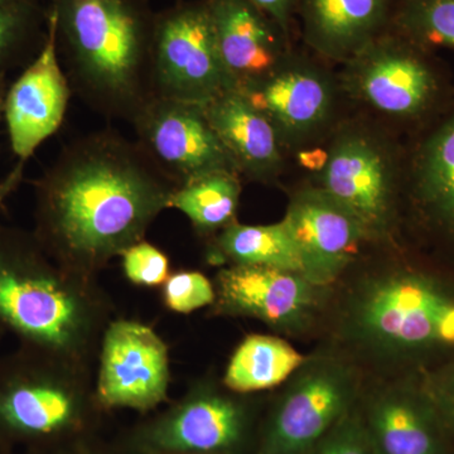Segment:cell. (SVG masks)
<instances>
[{"label": "cell", "mask_w": 454, "mask_h": 454, "mask_svg": "<svg viewBox=\"0 0 454 454\" xmlns=\"http://www.w3.org/2000/svg\"><path fill=\"white\" fill-rule=\"evenodd\" d=\"M175 190L137 140L94 131L35 179L33 234L57 262L89 277L145 240Z\"/></svg>", "instance_id": "obj_1"}, {"label": "cell", "mask_w": 454, "mask_h": 454, "mask_svg": "<svg viewBox=\"0 0 454 454\" xmlns=\"http://www.w3.org/2000/svg\"><path fill=\"white\" fill-rule=\"evenodd\" d=\"M340 339L391 376L422 373L454 358V267L413 247L349 288Z\"/></svg>", "instance_id": "obj_2"}, {"label": "cell", "mask_w": 454, "mask_h": 454, "mask_svg": "<svg viewBox=\"0 0 454 454\" xmlns=\"http://www.w3.org/2000/svg\"><path fill=\"white\" fill-rule=\"evenodd\" d=\"M71 89L104 118L131 122L153 98L157 13L149 0H49Z\"/></svg>", "instance_id": "obj_3"}, {"label": "cell", "mask_w": 454, "mask_h": 454, "mask_svg": "<svg viewBox=\"0 0 454 454\" xmlns=\"http://www.w3.org/2000/svg\"><path fill=\"white\" fill-rule=\"evenodd\" d=\"M86 279L57 262L33 232L0 223V325L22 348L64 363L82 354L98 318Z\"/></svg>", "instance_id": "obj_4"}, {"label": "cell", "mask_w": 454, "mask_h": 454, "mask_svg": "<svg viewBox=\"0 0 454 454\" xmlns=\"http://www.w3.org/2000/svg\"><path fill=\"white\" fill-rule=\"evenodd\" d=\"M316 186L354 215L372 244L404 247L405 148L364 121L334 131Z\"/></svg>", "instance_id": "obj_5"}, {"label": "cell", "mask_w": 454, "mask_h": 454, "mask_svg": "<svg viewBox=\"0 0 454 454\" xmlns=\"http://www.w3.org/2000/svg\"><path fill=\"white\" fill-rule=\"evenodd\" d=\"M340 91L411 137L454 98L446 67L433 51L389 29L343 64Z\"/></svg>", "instance_id": "obj_6"}, {"label": "cell", "mask_w": 454, "mask_h": 454, "mask_svg": "<svg viewBox=\"0 0 454 454\" xmlns=\"http://www.w3.org/2000/svg\"><path fill=\"white\" fill-rule=\"evenodd\" d=\"M260 454H309L354 409L356 365L340 355L309 356L286 382Z\"/></svg>", "instance_id": "obj_7"}, {"label": "cell", "mask_w": 454, "mask_h": 454, "mask_svg": "<svg viewBox=\"0 0 454 454\" xmlns=\"http://www.w3.org/2000/svg\"><path fill=\"white\" fill-rule=\"evenodd\" d=\"M404 229L415 247L454 267V98L405 146Z\"/></svg>", "instance_id": "obj_8"}, {"label": "cell", "mask_w": 454, "mask_h": 454, "mask_svg": "<svg viewBox=\"0 0 454 454\" xmlns=\"http://www.w3.org/2000/svg\"><path fill=\"white\" fill-rule=\"evenodd\" d=\"M64 361L22 348L0 360V442L41 443L80 423V394Z\"/></svg>", "instance_id": "obj_9"}, {"label": "cell", "mask_w": 454, "mask_h": 454, "mask_svg": "<svg viewBox=\"0 0 454 454\" xmlns=\"http://www.w3.org/2000/svg\"><path fill=\"white\" fill-rule=\"evenodd\" d=\"M153 97L206 106L231 90L205 0L178 2L157 13Z\"/></svg>", "instance_id": "obj_10"}, {"label": "cell", "mask_w": 454, "mask_h": 454, "mask_svg": "<svg viewBox=\"0 0 454 454\" xmlns=\"http://www.w3.org/2000/svg\"><path fill=\"white\" fill-rule=\"evenodd\" d=\"M130 124L137 143L176 188L211 173H238L205 106L153 97Z\"/></svg>", "instance_id": "obj_11"}, {"label": "cell", "mask_w": 454, "mask_h": 454, "mask_svg": "<svg viewBox=\"0 0 454 454\" xmlns=\"http://www.w3.org/2000/svg\"><path fill=\"white\" fill-rule=\"evenodd\" d=\"M339 90L322 66L291 51L273 73L239 92L268 119L283 148H301L330 125Z\"/></svg>", "instance_id": "obj_12"}, {"label": "cell", "mask_w": 454, "mask_h": 454, "mask_svg": "<svg viewBox=\"0 0 454 454\" xmlns=\"http://www.w3.org/2000/svg\"><path fill=\"white\" fill-rule=\"evenodd\" d=\"M221 313L259 319L279 333H306L324 309L330 288L316 286L298 271L230 265L216 279Z\"/></svg>", "instance_id": "obj_13"}, {"label": "cell", "mask_w": 454, "mask_h": 454, "mask_svg": "<svg viewBox=\"0 0 454 454\" xmlns=\"http://www.w3.org/2000/svg\"><path fill=\"white\" fill-rule=\"evenodd\" d=\"M283 223L297 247L303 274L316 286L331 288L370 243L351 212L317 186L293 195Z\"/></svg>", "instance_id": "obj_14"}, {"label": "cell", "mask_w": 454, "mask_h": 454, "mask_svg": "<svg viewBox=\"0 0 454 454\" xmlns=\"http://www.w3.org/2000/svg\"><path fill=\"white\" fill-rule=\"evenodd\" d=\"M73 94L57 52L55 20L50 13L43 46L5 95L4 121L18 160L14 169L23 172L38 146L59 129Z\"/></svg>", "instance_id": "obj_15"}, {"label": "cell", "mask_w": 454, "mask_h": 454, "mask_svg": "<svg viewBox=\"0 0 454 454\" xmlns=\"http://www.w3.org/2000/svg\"><path fill=\"white\" fill-rule=\"evenodd\" d=\"M168 364L166 345L152 328L139 322H114L101 348L98 400L107 408H154L166 399Z\"/></svg>", "instance_id": "obj_16"}, {"label": "cell", "mask_w": 454, "mask_h": 454, "mask_svg": "<svg viewBox=\"0 0 454 454\" xmlns=\"http://www.w3.org/2000/svg\"><path fill=\"white\" fill-rule=\"evenodd\" d=\"M382 387L365 422L379 454H454L422 373L391 376Z\"/></svg>", "instance_id": "obj_17"}, {"label": "cell", "mask_w": 454, "mask_h": 454, "mask_svg": "<svg viewBox=\"0 0 454 454\" xmlns=\"http://www.w3.org/2000/svg\"><path fill=\"white\" fill-rule=\"evenodd\" d=\"M231 90L243 91L267 77L291 53L289 38L247 0H205Z\"/></svg>", "instance_id": "obj_18"}, {"label": "cell", "mask_w": 454, "mask_h": 454, "mask_svg": "<svg viewBox=\"0 0 454 454\" xmlns=\"http://www.w3.org/2000/svg\"><path fill=\"white\" fill-rule=\"evenodd\" d=\"M247 430L243 405L212 391L196 394L149 428L145 444L158 454H221Z\"/></svg>", "instance_id": "obj_19"}, {"label": "cell", "mask_w": 454, "mask_h": 454, "mask_svg": "<svg viewBox=\"0 0 454 454\" xmlns=\"http://www.w3.org/2000/svg\"><path fill=\"white\" fill-rule=\"evenodd\" d=\"M396 0H297L301 32L310 50L346 64L389 31Z\"/></svg>", "instance_id": "obj_20"}, {"label": "cell", "mask_w": 454, "mask_h": 454, "mask_svg": "<svg viewBox=\"0 0 454 454\" xmlns=\"http://www.w3.org/2000/svg\"><path fill=\"white\" fill-rule=\"evenodd\" d=\"M205 112L240 177L262 184L279 177L283 146L276 130L241 92L227 90Z\"/></svg>", "instance_id": "obj_21"}, {"label": "cell", "mask_w": 454, "mask_h": 454, "mask_svg": "<svg viewBox=\"0 0 454 454\" xmlns=\"http://www.w3.org/2000/svg\"><path fill=\"white\" fill-rule=\"evenodd\" d=\"M307 358L282 337L252 334L235 349L223 385L236 394L274 389L286 384Z\"/></svg>", "instance_id": "obj_22"}, {"label": "cell", "mask_w": 454, "mask_h": 454, "mask_svg": "<svg viewBox=\"0 0 454 454\" xmlns=\"http://www.w3.org/2000/svg\"><path fill=\"white\" fill-rule=\"evenodd\" d=\"M211 256L231 265L277 268L303 274L300 254L283 221L260 226L241 225L235 221L215 239Z\"/></svg>", "instance_id": "obj_23"}, {"label": "cell", "mask_w": 454, "mask_h": 454, "mask_svg": "<svg viewBox=\"0 0 454 454\" xmlns=\"http://www.w3.org/2000/svg\"><path fill=\"white\" fill-rule=\"evenodd\" d=\"M241 195V177L235 172H216L176 188L168 208L186 215L201 234L221 231L235 223Z\"/></svg>", "instance_id": "obj_24"}, {"label": "cell", "mask_w": 454, "mask_h": 454, "mask_svg": "<svg viewBox=\"0 0 454 454\" xmlns=\"http://www.w3.org/2000/svg\"><path fill=\"white\" fill-rule=\"evenodd\" d=\"M49 0H0V74L29 64L43 46Z\"/></svg>", "instance_id": "obj_25"}, {"label": "cell", "mask_w": 454, "mask_h": 454, "mask_svg": "<svg viewBox=\"0 0 454 454\" xmlns=\"http://www.w3.org/2000/svg\"><path fill=\"white\" fill-rule=\"evenodd\" d=\"M390 28L424 49L454 50V0H396Z\"/></svg>", "instance_id": "obj_26"}, {"label": "cell", "mask_w": 454, "mask_h": 454, "mask_svg": "<svg viewBox=\"0 0 454 454\" xmlns=\"http://www.w3.org/2000/svg\"><path fill=\"white\" fill-rule=\"evenodd\" d=\"M215 300V286L199 271H178L166 280L164 301L173 312L187 315L211 306Z\"/></svg>", "instance_id": "obj_27"}, {"label": "cell", "mask_w": 454, "mask_h": 454, "mask_svg": "<svg viewBox=\"0 0 454 454\" xmlns=\"http://www.w3.org/2000/svg\"><path fill=\"white\" fill-rule=\"evenodd\" d=\"M309 454H379L354 409Z\"/></svg>", "instance_id": "obj_28"}, {"label": "cell", "mask_w": 454, "mask_h": 454, "mask_svg": "<svg viewBox=\"0 0 454 454\" xmlns=\"http://www.w3.org/2000/svg\"><path fill=\"white\" fill-rule=\"evenodd\" d=\"M125 276L138 286H155L169 277V260L166 254L145 240L121 254Z\"/></svg>", "instance_id": "obj_29"}, {"label": "cell", "mask_w": 454, "mask_h": 454, "mask_svg": "<svg viewBox=\"0 0 454 454\" xmlns=\"http://www.w3.org/2000/svg\"><path fill=\"white\" fill-rule=\"evenodd\" d=\"M422 378L454 450V358L422 372Z\"/></svg>", "instance_id": "obj_30"}, {"label": "cell", "mask_w": 454, "mask_h": 454, "mask_svg": "<svg viewBox=\"0 0 454 454\" xmlns=\"http://www.w3.org/2000/svg\"><path fill=\"white\" fill-rule=\"evenodd\" d=\"M254 7L262 11L265 16L276 22L286 37L291 38L293 13L295 12L297 0H247Z\"/></svg>", "instance_id": "obj_31"}, {"label": "cell", "mask_w": 454, "mask_h": 454, "mask_svg": "<svg viewBox=\"0 0 454 454\" xmlns=\"http://www.w3.org/2000/svg\"><path fill=\"white\" fill-rule=\"evenodd\" d=\"M297 157L298 162L304 169L319 173L327 163L328 153L322 148L301 149Z\"/></svg>", "instance_id": "obj_32"}, {"label": "cell", "mask_w": 454, "mask_h": 454, "mask_svg": "<svg viewBox=\"0 0 454 454\" xmlns=\"http://www.w3.org/2000/svg\"><path fill=\"white\" fill-rule=\"evenodd\" d=\"M7 90V74H0V124L4 121V104Z\"/></svg>", "instance_id": "obj_33"}, {"label": "cell", "mask_w": 454, "mask_h": 454, "mask_svg": "<svg viewBox=\"0 0 454 454\" xmlns=\"http://www.w3.org/2000/svg\"><path fill=\"white\" fill-rule=\"evenodd\" d=\"M4 333H5L4 328H3L2 325H0V339H2V334Z\"/></svg>", "instance_id": "obj_34"}]
</instances>
